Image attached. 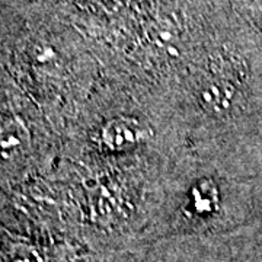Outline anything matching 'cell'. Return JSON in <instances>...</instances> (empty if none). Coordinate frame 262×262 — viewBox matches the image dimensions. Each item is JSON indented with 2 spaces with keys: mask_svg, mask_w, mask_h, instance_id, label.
Returning <instances> with one entry per match:
<instances>
[{
  "mask_svg": "<svg viewBox=\"0 0 262 262\" xmlns=\"http://www.w3.org/2000/svg\"><path fill=\"white\" fill-rule=\"evenodd\" d=\"M236 89L225 77L206 79L196 94V99L204 111L214 115H223L233 108Z\"/></svg>",
  "mask_w": 262,
  "mask_h": 262,
  "instance_id": "7a4b0ae2",
  "label": "cell"
},
{
  "mask_svg": "<svg viewBox=\"0 0 262 262\" xmlns=\"http://www.w3.org/2000/svg\"><path fill=\"white\" fill-rule=\"evenodd\" d=\"M150 137V128L133 117H117L108 120L99 133V141L110 151L136 149Z\"/></svg>",
  "mask_w": 262,
  "mask_h": 262,
  "instance_id": "6da1fadb",
  "label": "cell"
},
{
  "mask_svg": "<svg viewBox=\"0 0 262 262\" xmlns=\"http://www.w3.org/2000/svg\"><path fill=\"white\" fill-rule=\"evenodd\" d=\"M189 204L196 215L207 217L214 214L220 206V195L214 182L203 179L195 184L189 194Z\"/></svg>",
  "mask_w": 262,
  "mask_h": 262,
  "instance_id": "277c9868",
  "label": "cell"
},
{
  "mask_svg": "<svg viewBox=\"0 0 262 262\" xmlns=\"http://www.w3.org/2000/svg\"><path fill=\"white\" fill-rule=\"evenodd\" d=\"M0 146L3 160H13L22 156L29 146V131L18 118L3 122L0 133Z\"/></svg>",
  "mask_w": 262,
  "mask_h": 262,
  "instance_id": "3957f363",
  "label": "cell"
}]
</instances>
